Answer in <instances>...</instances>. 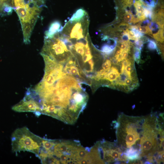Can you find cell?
<instances>
[{
	"instance_id": "6da1fadb",
	"label": "cell",
	"mask_w": 164,
	"mask_h": 164,
	"mask_svg": "<svg viewBox=\"0 0 164 164\" xmlns=\"http://www.w3.org/2000/svg\"><path fill=\"white\" fill-rule=\"evenodd\" d=\"M75 77L63 74L55 77L41 90L36 99L41 114L73 125L86 106L89 96Z\"/></svg>"
},
{
	"instance_id": "7a4b0ae2",
	"label": "cell",
	"mask_w": 164,
	"mask_h": 164,
	"mask_svg": "<svg viewBox=\"0 0 164 164\" xmlns=\"http://www.w3.org/2000/svg\"><path fill=\"white\" fill-rule=\"evenodd\" d=\"M90 155L78 141L46 139L37 157L43 164H89Z\"/></svg>"
},
{
	"instance_id": "3957f363",
	"label": "cell",
	"mask_w": 164,
	"mask_h": 164,
	"mask_svg": "<svg viewBox=\"0 0 164 164\" xmlns=\"http://www.w3.org/2000/svg\"><path fill=\"white\" fill-rule=\"evenodd\" d=\"M145 116H133L121 113L112 124L116 130L117 145L124 151L133 147L140 150V143Z\"/></svg>"
},
{
	"instance_id": "277c9868",
	"label": "cell",
	"mask_w": 164,
	"mask_h": 164,
	"mask_svg": "<svg viewBox=\"0 0 164 164\" xmlns=\"http://www.w3.org/2000/svg\"><path fill=\"white\" fill-rule=\"evenodd\" d=\"M43 138L31 132L26 127L16 129L11 137L12 151L13 152L28 151L38 154L42 146Z\"/></svg>"
},
{
	"instance_id": "5b68a950",
	"label": "cell",
	"mask_w": 164,
	"mask_h": 164,
	"mask_svg": "<svg viewBox=\"0 0 164 164\" xmlns=\"http://www.w3.org/2000/svg\"><path fill=\"white\" fill-rule=\"evenodd\" d=\"M44 44L40 54L45 55L57 62L64 64L73 54L60 32L53 37L44 38Z\"/></svg>"
},
{
	"instance_id": "8992f818",
	"label": "cell",
	"mask_w": 164,
	"mask_h": 164,
	"mask_svg": "<svg viewBox=\"0 0 164 164\" xmlns=\"http://www.w3.org/2000/svg\"><path fill=\"white\" fill-rule=\"evenodd\" d=\"M89 23L88 14L78 20H69L60 32V36L68 45L84 39L89 34Z\"/></svg>"
},
{
	"instance_id": "52a82bcc",
	"label": "cell",
	"mask_w": 164,
	"mask_h": 164,
	"mask_svg": "<svg viewBox=\"0 0 164 164\" xmlns=\"http://www.w3.org/2000/svg\"><path fill=\"white\" fill-rule=\"evenodd\" d=\"M101 164L127 162L124 157V151L115 141L112 142L104 139L97 142L95 144Z\"/></svg>"
},
{
	"instance_id": "ba28073f",
	"label": "cell",
	"mask_w": 164,
	"mask_h": 164,
	"mask_svg": "<svg viewBox=\"0 0 164 164\" xmlns=\"http://www.w3.org/2000/svg\"><path fill=\"white\" fill-rule=\"evenodd\" d=\"M13 111L18 112H34L37 116L41 114L39 103L28 90L24 98L12 108Z\"/></svg>"
},
{
	"instance_id": "9c48e42d",
	"label": "cell",
	"mask_w": 164,
	"mask_h": 164,
	"mask_svg": "<svg viewBox=\"0 0 164 164\" xmlns=\"http://www.w3.org/2000/svg\"><path fill=\"white\" fill-rule=\"evenodd\" d=\"M134 5L136 11V15L139 21H143L146 18L144 14L145 2L144 0H133Z\"/></svg>"
},
{
	"instance_id": "30bf717a",
	"label": "cell",
	"mask_w": 164,
	"mask_h": 164,
	"mask_svg": "<svg viewBox=\"0 0 164 164\" xmlns=\"http://www.w3.org/2000/svg\"><path fill=\"white\" fill-rule=\"evenodd\" d=\"M63 28V27L60 22L55 21L53 22L50 25L48 29L45 31V38L52 37L55 34L61 32Z\"/></svg>"
},
{
	"instance_id": "8fae6325",
	"label": "cell",
	"mask_w": 164,
	"mask_h": 164,
	"mask_svg": "<svg viewBox=\"0 0 164 164\" xmlns=\"http://www.w3.org/2000/svg\"><path fill=\"white\" fill-rule=\"evenodd\" d=\"M87 12L83 8L78 10L72 15L69 20L71 21H76L81 19L85 16Z\"/></svg>"
},
{
	"instance_id": "7c38bea8",
	"label": "cell",
	"mask_w": 164,
	"mask_h": 164,
	"mask_svg": "<svg viewBox=\"0 0 164 164\" xmlns=\"http://www.w3.org/2000/svg\"><path fill=\"white\" fill-rule=\"evenodd\" d=\"M135 26L136 29L140 32L152 35V31L148 26H141L139 25Z\"/></svg>"
},
{
	"instance_id": "4fadbf2b",
	"label": "cell",
	"mask_w": 164,
	"mask_h": 164,
	"mask_svg": "<svg viewBox=\"0 0 164 164\" xmlns=\"http://www.w3.org/2000/svg\"><path fill=\"white\" fill-rule=\"evenodd\" d=\"M154 38L158 42L163 43L164 41V31L163 29L159 30L158 32L153 34Z\"/></svg>"
},
{
	"instance_id": "5bb4252c",
	"label": "cell",
	"mask_w": 164,
	"mask_h": 164,
	"mask_svg": "<svg viewBox=\"0 0 164 164\" xmlns=\"http://www.w3.org/2000/svg\"><path fill=\"white\" fill-rule=\"evenodd\" d=\"M148 48L151 50H156L157 52H159V50L157 44L154 41L148 39Z\"/></svg>"
},
{
	"instance_id": "9a60e30c",
	"label": "cell",
	"mask_w": 164,
	"mask_h": 164,
	"mask_svg": "<svg viewBox=\"0 0 164 164\" xmlns=\"http://www.w3.org/2000/svg\"><path fill=\"white\" fill-rule=\"evenodd\" d=\"M134 50L133 58L137 63H139L140 58L141 50L136 47L134 48Z\"/></svg>"
},
{
	"instance_id": "2e32d148",
	"label": "cell",
	"mask_w": 164,
	"mask_h": 164,
	"mask_svg": "<svg viewBox=\"0 0 164 164\" xmlns=\"http://www.w3.org/2000/svg\"><path fill=\"white\" fill-rule=\"evenodd\" d=\"M133 16V14L130 11H127L124 18V22L126 23H130Z\"/></svg>"
},
{
	"instance_id": "e0dca14e",
	"label": "cell",
	"mask_w": 164,
	"mask_h": 164,
	"mask_svg": "<svg viewBox=\"0 0 164 164\" xmlns=\"http://www.w3.org/2000/svg\"><path fill=\"white\" fill-rule=\"evenodd\" d=\"M112 63L110 60L107 59L105 62L102 64V67L104 70L110 69L111 67Z\"/></svg>"
},
{
	"instance_id": "ac0fdd59",
	"label": "cell",
	"mask_w": 164,
	"mask_h": 164,
	"mask_svg": "<svg viewBox=\"0 0 164 164\" xmlns=\"http://www.w3.org/2000/svg\"><path fill=\"white\" fill-rule=\"evenodd\" d=\"M127 34L128 36L129 40H137L136 37L135 33L133 31H130L129 30Z\"/></svg>"
},
{
	"instance_id": "d6986e66",
	"label": "cell",
	"mask_w": 164,
	"mask_h": 164,
	"mask_svg": "<svg viewBox=\"0 0 164 164\" xmlns=\"http://www.w3.org/2000/svg\"><path fill=\"white\" fill-rule=\"evenodd\" d=\"M149 26L151 31H155L158 28V25L154 22H151Z\"/></svg>"
},
{
	"instance_id": "ffe728a7",
	"label": "cell",
	"mask_w": 164,
	"mask_h": 164,
	"mask_svg": "<svg viewBox=\"0 0 164 164\" xmlns=\"http://www.w3.org/2000/svg\"><path fill=\"white\" fill-rule=\"evenodd\" d=\"M127 44L126 41H124V42L121 43L120 47L119 48L120 49L123 51L125 50L127 47Z\"/></svg>"
},
{
	"instance_id": "44dd1931",
	"label": "cell",
	"mask_w": 164,
	"mask_h": 164,
	"mask_svg": "<svg viewBox=\"0 0 164 164\" xmlns=\"http://www.w3.org/2000/svg\"><path fill=\"white\" fill-rule=\"evenodd\" d=\"M132 83V80L131 78H127L125 81V85L131 86Z\"/></svg>"
},
{
	"instance_id": "7402d4cb",
	"label": "cell",
	"mask_w": 164,
	"mask_h": 164,
	"mask_svg": "<svg viewBox=\"0 0 164 164\" xmlns=\"http://www.w3.org/2000/svg\"><path fill=\"white\" fill-rule=\"evenodd\" d=\"M114 57L117 60L118 62H120L121 61H122L124 60V58L123 57L122 54L119 55H115Z\"/></svg>"
},
{
	"instance_id": "603a6c76",
	"label": "cell",
	"mask_w": 164,
	"mask_h": 164,
	"mask_svg": "<svg viewBox=\"0 0 164 164\" xmlns=\"http://www.w3.org/2000/svg\"><path fill=\"white\" fill-rule=\"evenodd\" d=\"M112 63L115 66L118 65H119L118 62L116 58L114 57H112L110 59Z\"/></svg>"
},
{
	"instance_id": "cb8c5ba5",
	"label": "cell",
	"mask_w": 164,
	"mask_h": 164,
	"mask_svg": "<svg viewBox=\"0 0 164 164\" xmlns=\"http://www.w3.org/2000/svg\"><path fill=\"white\" fill-rule=\"evenodd\" d=\"M139 21L138 18L135 17L133 16L131 20L130 23H136L138 22Z\"/></svg>"
},
{
	"instance_id": "d4e9b609",
	"label": "cell",
	"mask_w": 164,
	"mask_h": 164,
	"mask_svg": "<svg viewBox=\"0 0 164 164\" xmlns=\"http://www.w3.org/2000/svg\"><path fill=\"white\" fill-rule=\"evenodd\" d=\"M129 52L127 51H124L122 52V55L124 59L127 58L129 55Z\"/></svg>"
},
{
	"instance_id": "484cf974",
	"label": "cell",
	"mask_w": 164,
	"mask_h": 164,
	"mask_svg": "<svg viewBox=\"0 0 164 164\" xmlns=\"http://www.w3.org/2000/svg\"><path fill=\"white\" fill-rule=\"evenodd\" d=\"M122 39L124 41L129 40V38L127 34H124L122 37Z\"/></svg>"
},
{
	"instance_id": "4316f807",
	"label": "cell",
	"mask_w": 164,
	"mask_h": 164,
	"mask_svg": "<svg viewBox=\"0 0 164 164\" xmlns=\"http://www.w3.org/2000/svg\"><path fill=\"white\" fill-rule=\"evenodd\" d=\"M123 88H124V91L127 92H129L131 91L130 87L129 86L127 85H124Z\"/></svg>"
},
{
	"instance_id": "83f0119b",
	"label": "cell",
	"mask_w": 164,
	"mask_h": 164,
	"mask_svg": "<svg viewBox=\"0 0 164 164\" xmlns=\"http://www.w3.org/2000/svg\"><path fill=\"white\" fill-rule=\"evenodd\" d=\"M123 52V51L121 49L117 51L115 55H119L121 54Z\"/></svg>"
}]
</instances>
